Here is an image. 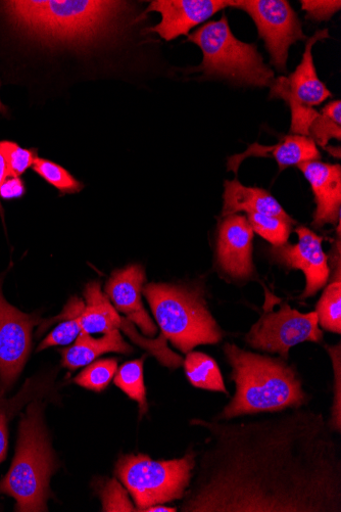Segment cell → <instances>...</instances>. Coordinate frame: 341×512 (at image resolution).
<instances>
[{"mask_svg": "<svg viewBox=\"0 0 341 512\" xmlns=\"http://www.w3.org/2000/svg\"><path fill=\"white\" fill-rule=\"evenodd\" d=\"M191 425L209 437L182 511L341 512L340 447L323 414L300 407Z\"/></svg>", "mask_w": 341, "mask_h": 512, "instance_id": "obj_1", "label": "cell"}, {"mask_svg": "<svg viewBox=\"0 0 341 512\" xmlns=\"http://www.w3.org/2000/svg\"><path fill=\"white\" fill-rule=\"evenodd\" d=\"M10 24L47 48L87 49L117 34L127 3L104 0H11L3 2Z\"/></svg>", "mask_w": 341, "mask_h": 512, "instance_id": "obj_2", "label": "cell"}, {"mask_svg": "<svg viewBox=\"0 0 341 512\" xmlns=\"http://www.w3.org/2000/svg\"><path fill=\"white\" fill-rule=\"evenodd\" d=\"M232 368L235 395L220 414V421L242 415L279 412L302 407L308 395L294 366L284 359L259 355L234 344L224 346Z\"/></svg>", "mask_w": 341, "mask_h": 512, "instance_id": "obj_3", "label": "cell"}, {"mask_svg": "<svg viewBox=\"0 0 341 512\" xmlns=\"http://www.w3.org/2000/svg\"><path fill=\"white\" fill-rule=\"evenodd\" d=\"M58 465L43 422V405L36 399L22 415L12 467L0 482V494L16 500V511H46L51 478Z\"/></svg>", "mask_w": 341, "mask_h": 512, "instance_id": "obj_4", "label": "cell"}, {"mask_svg": "<svg viewBox=\"0 0 341 512\" xmlns=\"http://www.w3.org/2000/svg\"><path fill=\"white\" fill-rule=\"evenodd\" d=\"M142 295L148 300L164 339L182 353L222 340L223 332L199 289L148 284Z\"/></svg>", "mask_w": 341, "mask_h": 512, "instance_id": "obj_5", "label": "cell"}, {"mask_svg": "<svg viewBox=\"0 0 341 512\" xmlns=\"http://www.w3.org/2000/svg\"><path fill=\"white\" fill-rule=\"evenodd\" d=\"M187 41L202 50L204 59L196 71L206 77L254 87H270L275 81L274 71L265 64L257 45L237 39L225 15L188 34Z\"/></svg>", "mask_w": 341, "mask_h": 512, "instance_id": "obj_6", "label": "cell"}, {"mask_svg": "<svg viewBox=\"0 0 341 512\" xmlns=\"http://www.w3.org/2000/svg\"><path fill=\"white\" fill-rule=\"evenodd\" d=\"M197 453L187 452L180 459L153 460L144 454L119 458L116 474L131 494L137 511L182 499L190 486Z\"/></svg>", "mask_w": 341, "mask_h": 512, "instance_id": "obj_7", "label": "cell"}, {"mask_svg": "<svg viewBox=\"0 0 341 512\" xmlns=\"http://www.w3.org/2000/svg\"><path fill=\"white\" fill-rule=\"evenodd\" d=\"M329 37V30L317 31L309 38L301 64L288 77H278L270 86V98L281 99L291 112L290 133L309 137L310 126L320 106L332 97V93L319 79L313 58L314 45Z\"/></svg>", "mask_w": 341, "mask_h": 512, "instance_id": "obj_8", "label": "cell"}, {"mask_svg": "<svg viewBox=\"0 0 341 512\" xmlns=\"http://www.w3.org/2000/svg\"><path fill=\"white\" fill-rule=\"evenodd\" d=\"M322 340L323 332L316 312L304 314L287 303L276 312H264L246 336L252 348L279 354L284 360L292 347L305 342L321 343Z\"/></svg>", "mask_w": 341, "mask_h": 512, "instance_id": "obj_9", "label": "cell"}, {"mask_svg": "<svg viewBox=\"0 0 341 512\" xmlns=\"http://www.w3.org/2000/svg\"><path fill=\"white\" fill-rule=\"evenodd\" d=\"M231 8L249 14L264 40L271 64L280 73L287 71L289 48L307 40L297 13L286 0H237Z\"/></svg>", "mask_w": 341, "mask_h": 512, "instance_id": "obj_10", "label": "cell"}, {"mask_svg": "<svg viewBox=\"0 0 341 512\" xmlns=\"http://www.w3.org/2000/svg\"><path fill=\"white\" fill-rule=\"evenodd\" d=\"M85 307L80 315L82 332L89 335L107 334L123 331L136 345L149 351L163 365L178 368L183 359L167 346L163 336L159 339H146L141 336L135 325L115 309L109 298L102 291L100 282L87 284L84 290Z\"/></svg>", "mask_w": 341, "mask_h": 512, "instance_id": "obj_11", "label": "cell"}, {"mask_svg": "<svg viewBox=\"0 0 341 512\" xmlns=\"http://www.w3.org/2000/svg\"><path fill=\"white\" fill-rule=\"evenodd\" d=\"M5 274L0 275V397L12 390L32 350V333L40 317L11 305L3 294Z\"/></svg>", "mask_w": 341, "mask_h": 512, "instance_id": "obj_12", "label": "cell"}, {"mask_svg": "<svg viewBox=\"0 0 341 512\" xmlns=\"http://www.w3.org/2000/svg\"><path fill=\"white\" fill-rule=\"evenodd\" d=\"M296 232L299 238L296 245L272 247L269 254L279 265L303 271L306 288L301 299H307L327 285L331 274L329 258L322 247L323 239L315 232L305 226H299Z\"/></svg>", "mask_w": 341, "mask_h": 512, "instance_id": "obj_13", "label": "cell"}, {"mask_svg": "<svg viewBox=\"0 0 341 512\" xmlns=\"http://www.w3.org/2000/svg\"><path fill=\"white\" fill-rule=\"evenodd\" d=\"M218 231L217 260L224 273L239 281L254 275V231L246 216L222 217Z\"/></svg>", "mask_w": 341, "mask_h": 512, "instance_id": "obj_14", "label": "cell"}, {"mask_svg": "<svg viewBox=\"0 0 341 512\" xmlns=\"http://www.w3.org/2000/svg\"><path fill=\"white\" fill-rule=\"evenodd\" d=\"M146 283L145 270L133 264L113 272L105 294L115 307L141 331L142 335L153 339L158 328L142 303V290Z\"/></svg>", "mask_w": 341, "mask_h": 512, "instance_id": "obj_15", "label": "cell"}, {"mask_svg": "<svg viewBox=\"0 0 341 512\" xmlns=\"http://www.w3.org/2000/svg\"><path fill=\"white\" fill-rule=\"evenodd\" d=\"M231 0H156L146 9V13L157 12L161 22L149 29L166 41L181 35L206 22L217 13L229 8Z\"/></svg>", "mask_w": 341, "mask_h": 512, "instance_id": "obj_16", "label": "cell"}, {"mask_svg": "<svg viewBox=\"0 0 341 512\" xmlns=\"http://www.w3.org/2000/svg\"><path fill=\"white\" fill-rule=\"evenodd\" d=\"M311 184L316 210L313 226L338 224L341 215V167L320 161L306 162L298 166Z\"/></svg>", "mask_w": 341, "mask_h": 512, "instance_id": "obj_17", "label": "cell"}, {"mask_svg": "<svg viewBox=\"0 0 341 512\" xmlns=\"http://www.w3.org/2000/svg\"><path fill=\"white\" fill-rule=\"evenodd\" d=\"M250 157L273 158L280 170L299 166L306 162L319 161L321 154L313 139L303 135L290 134L275 146L253 144L242 154L228 159V170L238 172L239 165Z\"/></svg>", "mask_w": 341, "mask_h": 512, "instance_id": "obj_18", "label": "cell"}, {"mask_svg": "<svg viewBox=\"0 0 341 512\" xmlns=\"http://www.w3.org/2000/svg\"><path fill=\"white\" fill-rule=\"evenodd\" d=\"M240 212L272 215L291 224L296 223L267 191L259 188H249V186L242 185L236 178L226 180L224 183L222 217Z\"/></svg>", "mask_w": 341, "mask_h": 512, "instance_id": "obj_19", "label": "cell"}, {"mask_svg": "<svg viewBox=\"0 0 341 512\" xmlns=\"http://www.w3.org/2000/svg\"><path fill=\"white\" fill-rule=\"evenodd\" d=\"M132 352V347L125 342L118 330L105 334L101 339H94L82 332L72 347L62 351V363L66 368L76 370L106 353L128 355Z\"/></svg>", "mask_w": 341, "mask_h": 512, "instance_id": "obj_20", "label": "cell"}, {"mask_svg": "<svg viewBox=\"0 0 341 512\" xmlns=\"http://www.w3.org/2000/svg\"><path fill=\"white\" fill-rule=\"evenodd\" d=\"M186 376L193 387L228 394L217 362L202 352H189L183 361Z\"/></svg>", "mask_w": 341, "mask_h": 512, "instance_id": "obj_21", "label": "cell"}, {"mask_svg": "<svg viewBox=\"0 0 341 512\" xmlns=\"http://www.w3.org/2000/svg\"><path fill=\"white\" fill-rule=\"evenodd\" d=\"M85 303L78 297H73L64 311L55 320L60 321L58 327L48 335L37 348V352L56 346H67L76 341L82 333L80 315Z\"/></svg>", "mask_w": 341, "mask_h": 512, "instance_id": "obj_22", "label": "cell"}, {"mask_svg": "<svg viewBox=\"0 0 341 512\" xmlns=\"http://www.w3.org/2000/svg\"><path fill=\"white\" fill-rule=\"evenodd\" d=\"M144 357L124 363L116 372L115 385L136 401L142 416L149 410L143 378Z\"/></svg>", "mask_w": 341, "mask_h": 512, "instance_id": "obj_23", "label": "cell"}, {"mask_svg": "<svg viewBox=\"0 0 341 512\" xmlns=\"http://www.w3.org/2000/svg\"><path fill=\"white\" fill-rule=\"evenodd\" d=\"M309 137L314 143L326 148L331 139H341V102L327 104L311 124Z\"/></svg>", "mask_w": 341, "mask_h": 512, "instance_id": "obj_24", "label": "cell"}, {"mask_svg": "<svg viewBox=\"0 0 341 512\" xmlns=\"http://www.w3.org/2000/svg\"><path fill=\"white\" fill-rule=\"evenodd\" d=\"M320 327L330 333H341V282H331L316 307Z\"/></svg>", "mask_w": 341, "mask_h": 512, "instance_id": "obj_25", "label": "cell"}, {"mask_svg": "<svg viewBox=\"0 0 341 512\" xmlns=\"http://www.w3.org/2000/svg\"><path fill=\"white\" fill-rule=\"evenodd\" d=\"M33 170L62 195L80 193L84 185L61 165L46 159L36 158Z\"/></svg>", "mask_w": 341, "mask_h": 512, "instance_id": "obj_26", "label": "cell"}, {"mask_svg": "<svg viewBox=\"0 0 341 512\" xmlns=\"http://www.w3.org/2000/svg\"><path fill=\"white\" fill-rule=\"evenodd\" d=\"M254 234L259 235L272 247H279L287 244L291 226L290 222L272 215L251 213L247 217Z\"/></svg>", "mask_w": 341, "mask_h": 512, "instance_id": "obj_27", "label": "cell"}, {"mask_svg": "<svg viewBox=\"0 0 341 512\" xmlns=\"http://www.w3.org/2000/svg\"><path fill=\"white\" fill-rule=\"evenodd\" d=\"M118 370V360L114 358L92 362L74 380L78 386L93 391L103 392L110 385Z\"/></svg>", "mask_w": 341, "mask_h": 512, "instance_id": "obj_28", "label": "cell"}, {"mask_svg": "<svg viewBox=\"0 0 341 512\" xmlns=\"http://www.w3.org/2000/svg\"><path fill=\"white\" fill-rule=\"evenodd\" d=\"M0 152L6 159L9 177H20L34 164L37 157L35 150L21 148L9 141L0 142Z\"/></svg>", "mask_w": 341, "mask_h": 512, "instance_id": "obj_29", "label": "cell"}, {"mask_svg": "<svg viewBox=\"0 0 341 512\" xmlns=\"http://www.w3.org/2000/svg\"><path fill=\"white\" fill-rule=\"evenodd\" d=\"M102 498L104 511H137L130 502L127 492L116 480L106 485Z\"/></svg>", "mask_w": 341, "mask_h": 512, "instance_id": "obj_30", "label": "cell"}, {"mask_svg": "<svg viewBox=\"0 0 341 512\" xmlns=\"http://www.w3.org/2000/svg\"><path fill=\"white\" fill-rule=\"evenodd\" d=\"M302 9L306 12L307 18L315 22L329 21L340 11L341 2L331 0H303Z\"/></svg>", "mask_w": 341, "mask_h": 512, "instance_id": "obj_31", "label": "cell"}, {"mask_svg": "<svg viewBox=\"0 0 341 512\" xmlns=\"http://www.w3.org/2000/svg\"><path fill=\"white\" fill-rule=\"evenodd\" d=\"M25 194V184L20 177H8L0 188V198L4 200L21 199Z\"/></svg>", "mask_w": 341, "mask_h": 512, "instance_id": "obj_32", "label": "cell"}, {"mask_svg": "<svg viewBox=\"0 0 341 512\" xmlns=\"http://www.w3.org/2000/svg\"><path fill=\"white\" fill-rule=\"evenodd\" d=\"M8 415L5 410L0 408V463H2L7 455L9 445Z\"/></svg>", "mask_w": 341, "mask_h": 512, "instance_id": "obj_33", "label": "cell"}, {"mask_svg": "<svg viewBox=\"0 0 341 512\" xmlns=\"http://www.w3.org/2000/svg\"><path fill=\"white\" fill-rule=\"evenodd\" d=\"M9 177V170L7 166V162L5 157L3 156L2 152H0V188H2V185ZM0 213L3 214V206L2 203H0Z\"/></svg>", "mask_w": 341, "mask_h": 512, "instance_id": "obj_34", "label": "cell"}, {"mask_svg": "<svg viewBox=\"0 0 341 512\" xmlns=\"http://www.w3.org/2000/svg\"><path fill=\"white\" fill-rule=\"evenodd\" d=\"M145 511L149 512H175L176 508L173 507H166L161 505H154L149 508H146Z\"/></svg>", "mask_w": 341, "mask_h": 512, "instance_id": "obj_35", "label": "cell"}, {"mask_svg": "<svg viewBox=\"0 0 341 512\" xmlns=\"http://www.w3.org/2000/svg\"><path fill=\"white\" fill-rule=\"evenodd\" d=\"M7 107L2 103V100H0V113H6Z\"/></svg>", "mask_w": 341, "mask_h": 512, "instance_id": "obj_36", "label": "cell"}]
</instances>
